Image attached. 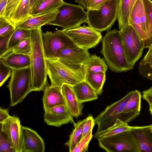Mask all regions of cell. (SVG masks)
Segmentation results:
<instances>
[{
  "mask_svg": "<svg viewBox=\"0 0 152 152\" xmlns=\"http://www.w3.org/2000/svg\"><path fill=\"white\" fill-rule=\"evenodd\" d=\"M101 53L109 69L113 72H126L134 68L127 62L119 30L115 29L105 34L102 40Z\"/></svg>",
  "mask_w": 152,
  "mask_h": 152,
  "instance_id": "1",
  "label": "cell"
},
{
  "mask_svg": "<svg viewBox=\"0 0 152 152\" xmlns=\"http://www.w3.org/2000/svg\"><path fill=\"white\" fill-rule=\"evenodd\" d=\"M41 27L32 30L30 55L32 78L31 91H44L48 85L47 73Z\"/></svg>",
  "mask_w": 152,
  "mask_h": 152,
  "instance_id": "2",
  "label": "cell"
},
{
  "mask_svg": "<svg viewBox=\"0 0 152 152\" xmlns=\"http://www.w3.org/2000/svg\"><path fill=\"white\" fill-rule=\"evenodd\" d=\"M119 0H108L97 9L87 10L88 26L101 32L109 29L118 17Z\"/></svg>",
  "mask_w": 152,
  "mask_h": 152,
  "instance_id": "3",
  "label": "cell"
},
{
  "mask_svg": "<svg viewBox=\"0 0 152 152\" xmlns=\"http://www.w3.org/2000/svg\"><path fill=\"white\" fill-rule=\"evenodd\" d=\"M7 87L10 92V106L22 102L31 92L32 78L30 66L19 69H12Z\"/></svg>",
  "mask_w": 152,
  "mask_h": 152,
  "instance_id": "4",
  "label": "cell"
},
{
  "mask_svg": "<svg viewBox=\"0 0 152 152\" xmlns=\"http://www.w3.org/2000/svg\"><path fill=\"white\" fill-rule=\"evenodd\" d=\"M58 10L59 12L55 20L46 25L60 26L65 31L79 27L82 23H86L87 12L80 5L64 2Z\"/></svg>",
  "mask_w": 152,
  "mask_h": 152,
  "instance_id": "5",
  "label": "cell"
},
{
  "mask_svg": "<svg viewBox=\"0 0 152 152\" xmlns=\"http://www.w3.org/2000/svg\"><path fill=\"white\" fill-rule=\"evenodd\" d=\"M47 75L51 85L62 86L64 84L73 86L85 80V77L62 63L57 58H45Z\"/></svg>",
  "mask_w": 152,
  "mask_h": 152,
  "instance_id": "6",
  "label": "cell"
},
{
  "mask_svg": "<svg viewBox=\"0 0 152 152\" xmlns=\"http://www.w3.org/2000/svg\"><path fill=\"white\" fill-rule=\"evenodd\" d=\"M119 31L127 62L130 66L134 67L142 56L144 48L143 41L129 24Z\"/></svg>",
  "mask_w": 152,
  "mask_h": 152,
  "instance_id": "7",
  "label": "cell"
},
{
  "mask_svg": "<svg viewBox=\"0 0 152 152\" xmlns=\"http://www.w3.org/2000/svg\"><path fill=\"white\" fill-rule=\"evenodd\" d=\"M42 38L46 58H57L58 54L61 50L78 46L63 30H56L53 32H42Z\"/></svg>",
  "mask_w": 152,
  "mask_h": 152,
  "instance_id": "8",
  "label": "cell"
},
{
  "mask_svg": "<svg viewBox=\"0 0 152 152\" xmlns=\"http://www.w3.org/2000/svg\"><path fill=\"white\" fill-rule=\"evenodd\" d=\"M97 139L99 147L107 152H139L131 130Z\"/></svg>",
  "mask_w": 152,
  "mask_h": 152,
  "instance_id": "9",
  "label": "cell"
},
{
  "mask_svg": "<svg viewBox=\"0 0 152 152\" xmlns=\"http://www.w3.org/2000/svg\"><path fill=\"white\" fill-rule=\"evenodd\" d=\"M88 50L78 46L65 48L60 51L57 58L72 71L85 77V63L90 56Z\"/></svg>",
  "mask_w": 152,
  "mask_h": 152,
  "instance_id": "10",
  "label": "cell"
},
{
  "mask_svg": "<svg viewBox=\"0 0 152 152\" xmlns=\"http://www.w3.org/2000/svg\"><path fill=\"white\" fill-rule=\"evenodd\" d=\"M133 92L134 91L129 92L120 100L107 106L94 118L97 126L96 133L112 126L116 119L119 118L122 110Z\"/></svg>",
  "mask_w": 152,
  "mask_h": 152,
  "instance_id": "11",
  "label": "cell"
},
{
  "mask_svg": "<svg viewBox=\"0 0 152 152\" xmlns=\"http://www.w3.org/2000/svg\"><path fill=\"white\" fill-rule=\"evenodd\" d=\"M64 31L77 46L88 49L95 47L102 38L100 32L85 24Z\"/></svg>",
  "mask_w": 152,
  "mask_h": 152,
  "instance_id": "12",
  "label": "cell"
},
{
  "mask_svg": "<svg viewBox=\"0 0 152 152\" xmlns=\"http://www.w3.org/2000/svg\"><path fill=\"white\" fill-rule=\"evenodd\" d=\"M44 111V121L49 126L60 127L69 123L74 125L76 123L66 105H58Z\"/></svg>",
  "mask_w": 152,
  "mask_h": 152,
  "instance_id": "13",
  "label": "cell"
},
{
  "mask_svg": "<svg viewBox=\"0 0 152 152\" xmlns=\"http://www.w3.org/2000/svg\"><path fill=\"white\" fill-rule=\"evenodd\" d=\"M20 142L21 152H44L45 144L35 130L21 126Z\"/></svg>",
  "mask_w": 152,
  "mask_h": 152,
  "instance_id": "14",
  "label": "cell"
},
{
  "mask_svg": "<svg viewBox=\"0 0 152 152\" xmlns=\"http://www.w3.org/2000/svg\"><path fill=\"white\" fill-rule=\"evenodd\" d=\"M0 130L7 134L11 142L15 152H21L20 142L21 128L19 118L15 116L10 117L0 123Z\"/></svg>",
  "mask_w": 152,
  "mask_h": 152,
  "instance_id": "15",
  "label": "cell"
},
{
  "mask_svg": "<svg viewBox=\"0 0 152 152\" xmlns=\"http://www.w3.org/2000/svg\"><path fill=\"white\" fill-rule=\"evenodd\" d=\"M151 125L133 126L131 130L135 140L139 152H152V133Z\"/></svg>",
  "mask_w": 152,
  "mask_h": 152,
  "instance_id": "16",
  "label": "cell"
},
{
  "mask_svg": "<svg viewBox=\"0 0 152 152\" xmlns=\"http://www.w3.org/2000/svg\"><path fill=\"white\" fill-rule=\"evenodd\" d=\"M42 100L44 110L60 105H66L61 86L47 85L44 90Z\"/></svg>",
  "mask_w": 152,
  "mask_h": 152,
  "instance_id": "17",
  "label": "cell"
},
{
  "mask_svg": "<svg viewBox=\"0 0 152 152\" xmlns=\"http://www.w3.org/2000/svg\"><path fill=\"white\" fill-rule=\"evenodd\" d=\"M62 91L66 104L73 117L77 118L83 115V103L77 100L72 88V86L64 84Z\"/></svg>",
  "mask_w": 152,
  "mask_h": 152,
  "instance_id": "18",
  "label": "cell"
},
{
  "mask_svg": "<svg viewBox=\"0 0 152 152\" xmlns=\"http://www.w3.org/2000/svg\"><path fill=\"white\" fill-rule=\"evenodd\" d=\"M58 12V9L46 14L32 16L20 24L17 28L32 30L41 27L55 20Z\"/></svg>",
  "mask_w": 152,
  "mask_h": 152,
  "instance_id": "19",
  "label": "cell"
},
{
  "mask_svg": "<svg viewBox=\"0 0 152 152\" xmlns=\"http://www.w3.org/2000/svg\"><path fill=\"white\" fill-rule=\"evenodd\" d=\"M0 60L12 69H19L30 66V56L11 53L1 57Z\"/></svg>",
  "mask_w": 152,
  "mask_h": 152,
  "instance_id": "20",
  "label": "cell"
},
{
  "mask_svg": "<svg viewBox=\"0 0 152 152\" xmlns=\"http://www.w3.org/2000/svg\"><path fill=\"white\" fill-rule=\"evenodd\" d=\"M76 96L80 102L83 103L97 99L98 95L85 80L72 86Z\"/></svg>",
  "mask_w": 152,
  "mask_h": 152,
  "instance_id": "21",
  "label": "cell"
},
{
  "mask_svg": "<svg viewBox=\"0 0 152 152\" xmlns=\"http://www.w3.org/2000/svg\"><path fill=\"white\" fill-rule=\"evenodd\" d=\"M137 0H119L118 20L119 30L128 25L130 14Z\"/></svg>",
  "mask_w": 152,
  "mask_h": 152,
  "instance_id": "22",
  "label": "cell"
},
{
  "mask_svg": "<svg viewBox=\"0 0 152 152\" xmlns=\"http://www.w3.org/2000/svg\"><path fill=\"white\" fill-rule=\"evenodd\" d=\"M30 0H21L16 9L10 22L17 28L21 23L31 17Z\"/></svg>",
  "mask_w": 152,
  "mask_h": 152,
  "instance_id": "23",
  "label": "cell"
},
{
  "mask_svg": "<svg viewBox=\"0 0 152 152\" xmlns=\"http://www.w3.org/2000/svg\"><path fill=\"white\" fill-rule=\"evenodd\" d=\"M105 73L103 72H87L85 80L93 88L98 95H101L106 80Z\"/></svg>",
  "mask_w": 152,
  "mask_h": 152,
  "instance_id": "24",
  "label": "cell"
},
{
  "mask_svg": "<svg viewBox=\"0 0 152 152\" xmlns=\"http://www.w3.org/2000/svg\"><path fill=\"white\" fill-rule=\"evenodd\" d=\"M64 2L63 0H44L31 10V14L35 16L54 11Z\"/></svg>",
  "mask_w": 152,
  "mask_h": 152,
  "instance_id": "25",
  "label": "cell"
},
{
  "mask_svg": "<svg viewBox=\"0 0 152 152\" xmlns=\"http://www.w3.org/2000/svg\"><path fill=\"white\" fill-rule=\"evenodd\" d=\"M133 127L129 126L128 124L118 118L113 125L106 129L98 133H95L94 135V137L97 139L110 136L124 131L131 130Z\"/></svg>",
  "mask_w": 152,
  "mask_h": 152,
  "instance_id": "26",
  "label": "cell"
},
{
  "mask_svg": "<svg viewBox=\"0 0 152 152\" xmlns=\"http://www.w3.org/2000/svg\"><path fill=\"white\" fill-rule=\"evenodd\" d=\"M140 0H137L132 8L129 16L128 24L135 29L143 42L146 39V34L143 30L139 15Z\"/></svg>",
  "mask_w": 152,
  "mask_h": 152,
  "instance_id": "27",
  "label": "cell"
},
{
  "mask_svg": "<svg viewBox=\"0 0 152 152\" xmlns=\"http://www.w3.org/2000/svg\"><path fill=\"white\" fill-rule=\"evenodd\" d=\"M86 120V118L82 120L78 121L74 125V128L69 135V140L65 143V145L68 148L70 152H72L80 140L83 127Z\"/></svg>",
  "mask_w": 152,
  "mask_h": 152,
  "instance_id": "28",
  "label": "cell"
},
{
  "mask_svg": "<svg viewBox=\"0 0 152 152\" xmlns=\"http://www.w3.org/2000/svg\"><path fill=\"white\" fill-rule=\"evenodd\" d=\"M107 68L108 66L104 59L96 54L90 55L85 63L86 72H103L105 73Z\"/></svg>",
  "mask_w": 152,
  "mask_h": 152,
  "instance_id": "29",
  "label": "cell"
},
{
  "mask_svg": "<svg viewBox=\"0 0 152 152\" xmlns=\"http://www.w3.org/2000/svg\"><path fill=\"white\" fill-rule=\"evenodd\" d=\"M146 10L148 21V28L146 39L144 42V48H149L152 44V1L142 0Z\"/></svg>",
  "mask_w": 152,
  "mask_h": 152,
  "instance_id": "30",
  "label": "cell"
},
{
  "mask_svg": "<svg viewBox=\"0 0 152 152\" xmlns=\"http://www.w3.org/2000/svg\"><path fill=\"white\" fill-rule=\"evenodd\" d=\"M141 96L139 91L137 90H134L133 94L121 113L135 112L140 113L141 109Z\"/></svg>",
  "mask_w": 152,
  "mask_h": 152,
  "instance_id": "31",
  "label": "cell"
},
{
  "mask_svg": "<svg viewBox=\"0 0 152 152\" xmlns=\"http://www.w3.org/2000/svg\"><path fill=\"white\" fill-rule=\"evenodd\" d=\"M31 33V30L17 28L10 38L8 45V49L12 48L20 42L30 38Z\"/></svg>",
  "mask_w": 152,
  "mask_h": 152,
  "instance_id": "32",
  "label": "cell"
},
{
  "mask_svg": "<svg viewBox=\"0 0 152 152\" xmlns=\"http://www.w3.org/2000/svg\"><path fill=\"white\" fill-rule=\"evenodd\" d=\"M139 71L143 77L152 80V52L141 60L139 65Z\"/></svg>",
  "mask_w": 152,
  "mask_h": 152,
  "instance_id": "33",
  "label": "cell"
},
{
  "mask_svg": "<svg viewBox=\"0 0 152 152\" xmlns=\"http://www.w3.org/2000/svg\"><path fill=\"white\" fill-rule=\"evenodd\" d=\"M31 48V42L30 37L20 42L14 47L9 49L4 55L11 53H14L30 56Z\"/></svg>",
  "mask_w": 152,
  "mask_h": 152,
  "instance_id": "34",
  "label": "cell"
},
{
  "mask_svg": "<svg viewBox=\"0 0 152 152\" xmlns=\"http://www.w3.org/2000/svg\"><path fill=\"white\" fill-rule=\"evenodd\" d=\"M0 152H15L13 145L4 132L0 130Z\"/></svg>",
  "mask_w": 152,
  "mask_h": 152,
  "instance_id": "35",
  "label": "cell"
},
{
  "mask_svg": "<svg viewBox=\"0 0 152 152\" xmlns=\"http://www.w3.org/2000/svg\"><path fill=\"white\" fill-rule=\"evenodd\" d=\"M16 27L5 17L0 16V37L5 36L14 31Z\"/></svg>",
  "mask_w": 152,
  "mask_h": 152,
  "instance_id": "36",
  "label": "cell"
},
{
  "mask_svg": "<svg viewBox=\"0 0 152 152\" xmlns=\"http://www.w3.org/2000/svg\"><path fill=\"white\" fill-rule=\"evenodd\" d=\"M92 130L81 138L77 144L72 152H85L88 151L89 142L93 135Z\"/></svg>",
  "mask_w": 152,
  "mask_h": 152,
  "instance_id": "37",
  "label": "cell"
},
{
  "mask_svg": "<svg viewBox=\"0 0 152 152\" xmlns=\"http://www.w3.org/2000/svg\"><path fill=\"white\" fill-rule=\"evenodd\" d=\"M21 0H8L6 4L4 17L10 22L16 9Z\"/></svg>",
  "mask_w": 152,
  "mask_h": 152,
  "instance_id": "38",
  "label": "cell"
},
{
  "mask_svg": "<svg viewBox=\"0 0 152 152\" xmlns=\"http://www.w3.org/2000/svg\"><path fill=\"white\" fill-rule=\"evenodd\" d=\"M139 15L142 29L146 36L148 24L147 15L142 0H140Z\"/></svg>",
  "mask_w": 152,
  "mask_h": 152,
  "instance_id": "39",
  "label": "cell"
},
{
  "mask_svg": "<svg viewBox=\"0 0 152 152\" xmlns=\"http://www.w3.org/2000/svg\"><path fill=\"white\" fill-rule=\"evenodd\" d=\"M12 69L0 60V86L11 76Z\"/></svg>",
  "mask_w": 152,
  "mask_h": 152,
  "instance_id": "40",
  "label": "cell"
},
{
  "mask_svg": "<svg viewBox=\"0 0 152 152\" xmlns=\"http://www.w3.org/2000/svg\"><path fill=\"white\" fill-rule=\"evenodd\" d=\"M86 118L87 120L83 127L81 139L88 134L92 130L96 124L94 119L92 115L90 114L86 117Z\"/></svg>",
  "mask_w": 152,
  "mask_h": 152,
  "instance_id": "41",
  "label": "cell"
},
{
  "mask_svg": "<svg viewBox=\"0 0 152 152\" xmlns=\"http://www.w3.org/2000/svg\"><path fill=\"white\" fill-rule=\"evenodd\" d=\"M14 31L5 36L0 37V57L3 56L8 50L9 41Z\"/></svg>",
  "mask_w": 152,
  "mask_h": 152,
  "instance_id": "42",
  "label": "cell"
},
{
  "mask_svg": "<svg viewBox=\"0 0 152 152\" xmlns=\"http://www.w3.org/2000/svg\"><path fill=\"white\" fill-rule=\"evenodd\" d=\"M108 0H90L87 6V10L96 9Z\"/></svg>",
  "mask_w": 152,
  "mask_h": 152,
  "instance_id": "43",
  "label": "cell"
},
{
  "mask_svg": "<svg viewBox=\"0 0 152 152\" xmlns=\"http://www.w3.org/2000/svg\"><path fill=\"white\" fill-rule=\"evenodd\" d=\"M142 96L144 99L152 105V86L142 92Z\"/></svg>",
  "mask_w": 152,
  "mask_h": 152,
  "instance_id": "44",
  "label": "cell"
},
{
  "mask_svg": "<svg viewBox=\"0 0 152 152\" xmlns=\"http://www.w3.org/2000/svg\"><path fill=\"white\" fill-rule=\"evenodd\" d=\"M8 110L1 107L0 108V123H3L10 117Z\"/></svg>",
  "mask_w": 152,
  "mask_h": 152,
  "instance_id": "45",
  "label": "cell"
},
{
  "mask_svg": "<svg viewBox=\"0 0 152 152\" xmlns=\"http://www.w3.org/2000/svg\"><path fill=\"white\" fill-rule=\"evenodd\" d=\"M7 1L8 0H0V16H4L5 8Z\"/></svg>",
  "mask_w": 152,
  "mask_h": 152,
  "instance_id": "46",
  "label": "cell"
},
{
  "mask_svg": "<svg viewBox=\"0 0 152 152\" xmlns=\"http://www.w3.org/2000/svg\"><path fill=\"white\" fill-rule=\"evenodd\" d=\"M90 0H75V1L81 5L87 10V4Z\"/></svg>",
  "mask_w": 152,
  "mask_h": 152,
  "instance_id": "47",
  "label": "cell"
},
{
  "mask_svg": "<svg viewBox=\"0 0 152 152\" xmlns=\"http://www.w3.org/2000/svg\"><path fill=\"white\" fill-rule=\"evenodd\" d=\"M148 49L147 52L143 57L144 58H145L148 57L152 52V44L151 47Z\"/></svg>",
  "mask_w": 152,
  "mask_h": 152,
  "instance_id": "48",
  "label": "cell"
},
{
  "mask_svg": "<svg viewBox=\"0 0 152 152\" xmlns=\"http://www.w3.org/2000/svg\"><path fill=\"white\" fill-rule=\"evenodd\" d=\"M44 0H36V1L32 9V10L34 8H35L40 3H41L42 1H43Z\"/></svg>",
  "mask_w": 152,
  "mask_h": 152,
  "instance_id": "49",
  "label": "cell"
},
{
  "mask_svg": "<svg viewBox=\"0 0 152 152\" xmlns=\"http://www.w3.org/2000/svg\"><path fill=\"white\" fill-rule=\"evenodd\" d=\"M149 111L152 115V105L151 104H149Z\"/></svg>",
  "mask_w": 152,
  "mask_h": 152,
  "instance_id": "50",
  "label": "cell"
},
{
  "mask_svg": "<svg viewBox=\"0 0 152 152\" xmlns=\"http://www.w3.org/2000/svg\"><path fill=\"white\" fill-rule=\"evenodd\" d=\"M150 129L152 133V125H151V126Z\"/></svg>",
  "mask_w": 152,
  "mask_h": 152,
  "instance_id": "51",
  "label": "cell"
},
{
  "mask_svg": "<svg viewBox=\"0 0 152 152\" xmlns=\"http://www.w3.org/2000/svg\"><path fill=\"white\" fill-rule=\"evenodd\" d=\"M151 1H152V0H151Z\"/></svg>",
  "mask_w": 152,
  "mask_h": 152,
  "instance_id": "52",
  "label": "cell"
}]
</instances>
